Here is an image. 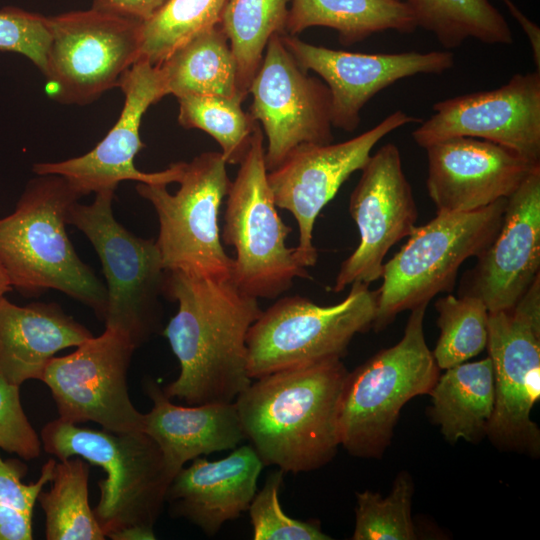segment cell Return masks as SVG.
Wrapping results in <instances>:
<instances>
[{"label": "cell", "instance_id": "obj_1", "mask_svg": "<svg viewBox=\"0 0 540 540\" xmlns=\"http://www.w3.org/2000/svg\"><path fill=\"white\" fill-rule=\"evenodd\" d=\"M165 296L178 303L163 335L180 365L165 394L189 406L234 402L252 382L246 337L262 312L258 299L232 280L183 271H167Z\"/></svg>", "mask_w": 540, "mask_h": 540}, {"label": "cell", "instance_id": "obj_2", "mask_svg": "<svg viewBox=\"0 0 540 540\" xmlns=\"http://www.w3.org/2000/svg\"><path fill=\"white\" fill-rule=\"evenodd\" d=\"M348 373L341 359L298 366L254 379L237 396L245 439L264 466L310 472L335 457Z\"/></svg>", "mask_w": 540, "mask_h": 540}, {"label": "cell", "instance_id": "obj_3", "mask_svg": "<svg viewBox=\"0 0 540 540\" xmlns=\"http://www.w3.org/2000/svg\"><path fill=\"white\" fill-rule=\"evenodd\" d=\"M80 198L62 176L31 179L14 211L0 218V264L23 295L55 289L103 321L106 286L79 258L66 231L69 209Z\"/></svg>", "mask_w": 540, "mask_h": 540}, {"label": "cell", "instance_id": "obj_4", "mask_svg": "<svg viewBox=\"0 0 540 540\" xmlns=\"http://www.w3.org/2000/svg\"><path fill=\"white\" fill-rule=\"evenodd\" d=\"M40 438L58 460L80 457L106 473L93 509L106 538L115 540L135 526L154 529L172 477L148 434L90 429L58 417L42 428Z\"/></svg>", "mask_w": 540, "mask_h": 540}, {"label": "cell", "instance_id": "obj_5", "mask_svg": "<svg viewBox=\"0 0 540 540\" xmlns=\"http://www.w3.org/2000/svg\"><path fill=\"white\" fill-rule=\"evenodd\" d=\"M428 304L411 309L404 335L348 373L339 412L340 445L360 458H379L389 446L403 406L428 394L439 368L424 335Z\"/></svg>", "mask_w": 540, "mask_h": 540}, {"label": "cell", "instance_id": "obj_6", "mask_svg": "<svg viewBox=\"0 0 540 540\" xmlns=\"http://www.w3.org/2000/svg\"><path fill=\"white\" fill-rule=\"evenodd\" d=\"M507 198L469 212L437 214L415 227L402 248L383 265L372 327L385 329L395 317L453 289L460 266L491 244Z\"/></svg>", "mask_w": 540, "mask_h": 540}, {"label": "cell", "instance_id": "obj_7", "mask_svg": "<svg viewBox=\"0 0 540 540\" xmlns=\"http://www.w3.org/2000/svg\"><path fill=\"white\" fill-rule=\"evenodd\" d=\"M263 132L257 122L250 147L231 182L221 238L235 250L231 280L242 292L273 299L296 278L309 277L286 240L291 227L277 211L268 183Z\"/></svg>", "mask_w": 540, "mask_h": 540}, {"label": "cell", "instance_id": "obj_8", "mask_svg": "<svg viewBox=\"0 0 540 540\" xmlns=\"http://www.w3.org/2000/svg\"><path fill=\"white\" fill-rule=\"evenodd\" d=\"M95 194L90 204H72L67 224L87 237L100 259L107 282L105 328L126 335L137 348L161 327L167 270L156 240L136 236L115 219V191Z\"/></svg>", "mask_w": 540, "mask_h": 540}, {"label": "cell", "instance_id": "obj_9", "mask_svg": "<svg viewBox=\"0 0 540 540\" xmlns=\"http://www.w3.org/2000/svg\"><path fill=\"white\" fill-rule=\"evenodd\" d=\"M377 293L368 284L353 283L339 303L320 306L299 296L279 299L249 328L247 371L254 380L265 375L341 359L357 333L372 327Z\"/></svg>", "mask_w": 540, "mask_h": 540}, {"label": "cell", "instance_id": "obj_10", "mask_svg": "<svg viewBox=\"0 0 540 540\" xmlns=\"http://www.w3.org/2000/svg\"><path fill=\"white\" fill-rule=\"evenodd\" d=\"M226 164L220 152H204L185 162L175 194L165 185H136L156 211V243L167 271L231 280L234 260L222 246L218 225L220 206L231 185Z\"/></svg>", "mask_w": 540, "mask_h": 540}, {"label": "cell", "instance_id": "obj_11", "mask_svg": "<svg viewBox=\"0 0 540 540\" xmlns=\"http://www.w3.org/2000/svg\"><path fill=\"white\" fill-rule=\"evenodd\" d=\"M50 42L43 74L62 104L86 105L119 87L140 58L142 22L91 7L46 17Z\"/></svg>", "mask_w": 540, "mask_h": 540}, {"label": "cell", "instance_id": "obj_12", "mask_svg": "<svg viewBox=\"0 0 540 540\" xmlns=\"http://www.w3.org/2000/svg\"><path fill=\"white\" fill-rule=\"evenodd\" d=\"M486 347L495 389L486 435L501 448L538 455L531 411L540 398V278L512 308L489 312Z\"/></svg>", "mask_w": 540, "mask_h": 540}, {"label": "cell", "instance_id": "obj_13", "mask_svg": "<svg viewBox=\"0 0 540 540\" xmlns=\"http://www.w3.org/2000/svg\"><path fill=\"white\" fill-rule=\"evenodd\" d=\"M136 347L119 331L105 328L68 355L53 357L41 381L50 389L59 418L94 422L114 433L143 431L144 414L133 405L127 375Z\"/></svg>", "mask_w": 540, "mask_h": 540}, {"label": "cell", "instance_id": "obj_14", "mask_svg": "<svg viewBox=\"0 0 540 540\" xmlns=\"http://www.w3.org/2000/svg\"><path fill=\"white\" fill-rule=\"evenodd\" d=\"M420 119L396 110L381 122L347 141L302 144L275 169L268 171V183L277 207L296 219L299 243L296 256L304 267L316 264L313 227L321 210L334 198L355 171L362 170L374 146L391 132Z\"/></svg>", "mask_w": 540, "mask_h": 540}, {"label": "cell", "instance_id": "obj_15", "mask_svg": "<svg viewBox=\"0 0 540 540\" xmlns=\"http://www.w3.org/2000/svg\"><path fill=\"white\" fill-rule=\"evenodd\" d=\"M249 94V113L261 123L267 137L268 171L299 145L332 142L330 91L297 63L281 34L270 38Z\"/></svg>", "mask_w": 540, "mask_h": 540}, {"label": "cell", "instance_id": "obj_16", "mask_svg": "<svg viewBox=\"0 0 540 540\" xmlns=\"http://www.w3.org/2000/svg\"><path fill=\"white\" fill-rule=\"evenodd\" d=\"M119 87L125 97L124 105L106 136L84 155L34 164L37 175L62 176L80 197L92 192L115 191L120 182L128 180L165 186L179 182L185 162L150 173L138 170L134 164L135 156L144 147L140 138L142 118L152 104L166 96L158 67L139 59L123 75Z\"/></svg>", "mask_w": 540, "mask_h": 540}, {"label": "cell", "instance_id": "obj_17", "mask_svg": "<svg viewBox=\"0 0 540 540\" xmlns=\"http://www.w3.org/2000/svg\"><path fill=\"white\" fill-rule=\"evenodd\" d=\"M413 132L426 148L454 137L493 142L540 164V71L513 75L504 85L439 101Z\"/></svg>", "mask_w": 540, "mask_h": 540}, {"label": "cell", "instance_id": "obj_18", "mask_svg": "<svg viewBox=\"0 0 540 540\" xmlns=\"http://www.w3.org/2000/svg\"><path fill=\"white\" fill-rule=\"evenodd\" d=\"M361 171L349 201L359 244L342 262L334 292L356 282L369 285L380 279L389 249L416 227L417 205L398 147L393 143L381 146Z\"/></svg>", "mask_w": 540, "mask_h": 540}, {"label": "cell", "instance_id": "obj_19", "mask_svg": "<svg viewBox=\"0 0 540 540\" xmlns=\"http://www.w3.org/2000/svg\"><path fill=\"white\" fill-rule=\"evenodd\" d=\"M282 40L305 71L318 74L331 96L332 126L354 131L366 103L395 82L417 74H441L454 66L448 51L355 53L316 46L296 35Z\"/></svg>", "mask_w": 540, "mask_h": 540}, {"label": "cell", "instance_id": "obj_20", "mask_svg": "<svg viewBox=\"0 0 540 540\" xmlns=\"http://www.w3.org/2000/svg\"><path fill=\"white\" fill-rule=\"evenodd\" d=\"M437 214L469 212L508 198L540 164L490 141L454 137L425 148Z\"/></svg>", "mask_w": 540, "mask_h": 540}, {"label": "cell", "instance_id": "obj_21", "mask_svg": "<svg viewBox=\"0 0 540 540\" xmlns=\"http://www.w3.org/2000/svg\"><path fill=\"white\" fill-rule=\"evenodd\" d=\"M468 280L489 312L512 308L540 272V168L507 198L502 224Z\"/></svg>", "mask_w": 540, "mask_h": 540}, {"label": "cell", "instance_id": "obj_22", "mask_svg": "<svg viewBox=\"0 0 540 540\" xmlns=\"http://www.w3.org/2000/svg\"><path fill=\"white\" fill-rule=\"evenodd\" d=\"M192 461L172 478L165 500L172 517L214 536L226 522L248 510L264 464L251 445L237 446L223 459Z\"/></svg>", "mask_w": 540, "mask_h": 540}, {"label": "cell", "instance_id": "obj_23", "mask_svg": "<svg viewBox=\"0 0 540 540\" xmlns=\"http://www.w3.org/2000/svg\"><path fill=\"white\" fill-rule=\"evenodd\" d=\"M144 390L153 405L143 431L159 446L172 478L188 461L233 450L245 439L234 402L179 406L151 379Z\"/></svg>", "mask_w": 540, "mask_h": 540}, {"label": "cell", "instance_id": "obj_24", "mask_svg": "<svg viewBox=\"0 0 540 540\" xmlns=\"http://www.w3.org/2000/svg\"><path fill=\"white\" fill-rule=\"evenodd\" d=\"M93 334L54 302L18 306L0 299V375L21 385L40 380L55 354Z\"/></svg>", "mask_w": 540, "mask_h": 540}, {"label": "cell", "instance_id": "obj_25", "mask_svg": "<svg viewBox=\"0 0 540 540\" xmlns=\"http://www.w3.org/2000/svg\"><path fill=\"white\" fill-rule=\"evenodd\" d=\"M429 416L450 443L481 440L495 405L493 365L489 357L446 369L429 391Z\"/></svg>", "mask_w": 540, "mask_h": 540}, {"label": "cell", "instance_id": "obj_26", "mask_svg": "<svg viewBox=\"0 0 540 540\" xmlns=\"http://www.w3.org/2000/svg\"><path fill=\"white\" fill-rule=\"evenodd\" d=\"M285 33L296 35L321 26L338 32L344 45L373 34L394 30L411 33L417 28L412 10L402 0H291Z\"/></svg>", "mask_w": 540, "mask_h": 540}, {"label": "cell", "instance_id": "obj_27", "mask_svg": "<svg viewBox=\"0 0 540 540\" xmlns=\"http://www.w3.org/2000/svg\"><path fill=\"white\" fill-rule=\"evenodd\" d=\"M157 67L166 95H217L243 101L235 57L220 23L183 43Z\"/></svg>", "mask_w": 540, "mask_h": 540}, {"label": "cell", "instance_id": "obj_28", "mask_svg": "<svg viewBox=\"0 0 540 540\" xmlns=\"http://www.w3.org/2000/svg\"><path fill=\"white\" fill-rule=\"evenodd\" d=\"M291 0H229L220 24L226 32L237 68V88L243 100L259 70L274 34L285 33Z\"/></svg>", "mask_w": 540, "mask_h": 540}, {"label": "cell", "instance_id": "obj_29", "mask_svg": "<svg viewBox=\"0 0 540 540\" xmlns=\"http://www.w3.org/2000/svg\"><path fill=\"white\" fill-rule=\"evenodd\" d=\"M417 27L435 35L447 49L473 38L490 45H511L508 22L489 0H404Z\"/></svg>", "mask_w": 540, "mask_h": 540}, {"label": "cell", "instance_id": "obj_30", "mask_svg": "<svg viewBox=\"0 0 540 540\" xmlns=\"http://www.w3.org/2000/svg\"><path fill=\"white\" fill-rule=\"evenodd\" d=\"M90 466L80 457L59 460L52 486L37 501L45 514L47 540H104L106 538L88 499Z\"/></svg>", "mask_w": 540, "mask_h": 540}, {"label": "cell", "instance_id": "obj_31", "mask_svg": "<svg viewBox=\"0 0 540 540\" xmlns=\"http://www.w3.org/2000/svg\"><path fill=\"white\" fill-rule=\"evenodd\" d=\"M229 0H167L141 24L140 58L160 65L176 48L219 24Z\"/></svg>", "mask_w": 540, "mask_h": 540}, {"label": "cell", "instance_id": "obj_32", "mask_svg": "<svg viewBox=\"0 0 540 540\" xmlns=\"http://www.w3.org/2000/svg\"><path fill=\"white\" fill-rule=\"evenodd\" d=\"M177 99L179 124L208 133L220 145L227 164H240L257 123L242 109L243 101L238 97L217 95H185Z\"/></svg>", "mask_w": 540, "mask_h": 540}, {"label": "cell", "instance_id": "obj_33", "mask_svg": "<svg viewBox=\"0 0 540 540\" xmlns=\"http://www.w3.org/2000/svg\"><path fill=\"white\" fill-rule=\"evenodd\" d=\"M439 339L432 352L439 369H448L480 354L487 345L489 311L479 297L447 295L435 304Z\"/></svg>", "mask_w": 540, "mask_h": 540}, {"label": "cell", "instance_id": "obj_34", "mask_svg": "<svg viewBox=\"0 0 540 540\" xmlns=\"http://www.w3.org/2000/svg\"><path fill=\"white\" fill-rule=\"evenodd\" d=\"M414 485L408 472H400L387 496L365 490L356 494L353 540L417 539L411 516Z\"/></svg>", "mask_w": 540, "mask_h": 540}, {"label": "cell", "instance_id": "obj_35", "mask_svg": "<svg viewBox=\"0 0 540 540\" xmlns=\"http://www.w3.org/2000/svg\"><path fill=\"white\" fill-rule=\"evenodd\" d=\"M284 471L270 473L263 488L254 495L248 512L255 540H329L317 521L289 517L281 507L279 491Z\"/></svg>", "mask_w": 540, "mask_h": 540}, {"label": "cell", "instance_id": "obj_36", "mask_svg": "<svg viewBox=\"0 0 540 540\" xmlns=\"http://www.w3.org/2000/svg\"><path fill=\"white\" fill-rule=\"evenodd\" d=\"M49 42L46 17L17 7L0 9V51L21 54L43 72Z\"/></svg>", "mask_w": 540, "mask_h": 540}, {"label": "cell", "instance_id": "obj_37", "mask_svg": "<svg viewBox=\"0 0 540 540\" xmlns=\"http://www.w3.org/2000/svg\"><path fill=\"white\" fill-rule=\"evenodd\" d=\"M19 388L0 375V449L32 460L39 457L42 442L23 410Z\"/></svg>", "mask_w": 540, "mask_h": 540}, {"label": "cell", "instance_id": "obj_38", "mask_svg": "<svg viewBox=\"0 0 540 540\" xmlns=\"http://www.w3.org/2000/svg\"><path fill=\"white\" fill-rule=\"evenodd\" d=\"M56 463L54 458L48 459L37 481L25 484L22 479L27 473L26 465L0 456V511L18 510L32 515L40 492L54 477Z\"/></svg>", "mask_w": 540, "mask_h": 540}, {"label": "cell", "instance_id": "obj_39", "mask_svg": "<svg viewBox=\"0 0 540 540\" xmlns=\"http://www.w3.org/2000/svg\"><path fill=\"white\" fill-rule=\"evenodd\" d=\"M166 1L167 0H93L92 8L144 22Z\"/></svg>", "mask_w": 540, "mask_h": 540}, {"label": "cell", "instance_id": "obj_40", "mask_svg": "<svg viewBox=\"0 0 540 540\" xmlns=\"http://www.w3.org/2000/svg\"><path fill=\"white\" fill-rule=\"evenodd\" d=\"M507 6L510 14L518 22V24L523 29L524 33L529 39L533 59L537 68V71L540 70V28L528 19L515 5L511 0H502Z\"/></svg>", "mask_w": 540, "mask_h": 540}, {"label": "cell", "instance_id": "obj_41", "mask_svg": "<svg viewBox=\"0 0 540 540\" xmlns=\"http://www.w3.org/2000/svg\"><path fill=\"white\" fill-rule=\"evenodd\" d=\"M12 289L9 277L0 264V299L5 296V294Z\"/></svg>", "mask_w": 540, "mask_h": 540}]
</instances>
